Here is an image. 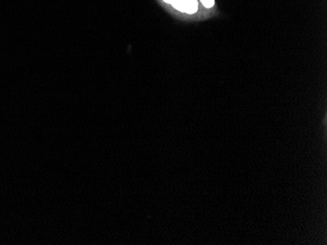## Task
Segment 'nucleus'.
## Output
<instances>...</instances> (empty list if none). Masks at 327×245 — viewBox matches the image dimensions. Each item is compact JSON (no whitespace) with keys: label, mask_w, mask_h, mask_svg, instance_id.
Here are the masks:
<instances>
[{"label":"nucleus","mask_w":327,"mask_h":245,"mask_svg":"<svg viewBox=\"0 0 327 245\" xmlns=\"http://www.w3.org/2000/svg\"><path fill=\"white\" fill-rule=\"evenodd\" d=\"M171 4L175 9L188 14H194L198 10L196 0H174Z\"/></svg>","instance_id":"1"},{"label":"nucleus","mask_w":327,"mask_h":245,"mask_svg":"<svg viewBox=\"0 0 327 245\" xmlns=\"http://www.w3.org/2000/svg\"><path fill=\"white\" fill-rule=\"evenodd\" d=\"M201 1L204 4V6L207 8H211L215 4V0H201Z\"/></svg>","instance_id":"2"},{"label":"nucleus","mask_w":327,"mask_h":245,"mask_svg":"<svg viewBox=\"0 0 327 245\" xmlns=\"http://www.w3.org/2000/svg\"><path fill=\"white\" fill-rule=\"evenodd\" d=\"M164 1H165L166 3H172L174 0H164Z\"/></svg>","instance_id":"3"}]
</instances>
